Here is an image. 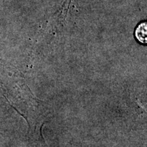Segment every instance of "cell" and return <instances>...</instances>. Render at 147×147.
Segmentation results:
<instances>
[{"instance_id": "cell-1", "label": "cell", "mask_w": 147, "mask_h": 147, "mask_svg": "<svg viewBox=\"0 0 147 147\" xmlns=\"http://www.w3.org/2000/svg\"><path fill=\"white\" fill-rule=\"evenodd\" d=\"M135 36L138 40L142 44L146 43V23H141L137 27L135 32Z\"/></svg>"}]
</instances>
